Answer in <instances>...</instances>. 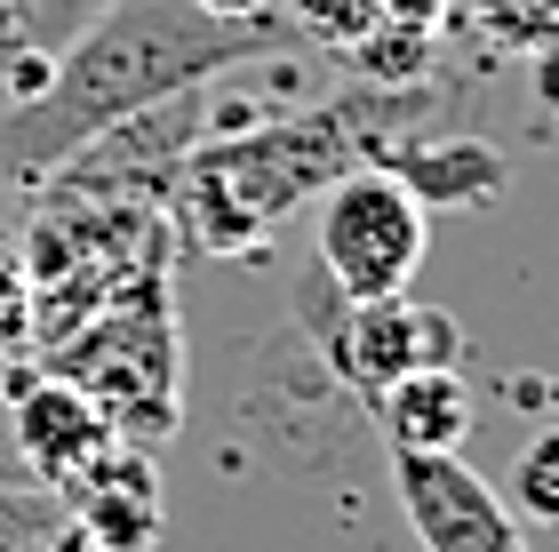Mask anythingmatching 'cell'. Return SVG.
<instances>
[{
	"mask_svg": "<svg viewBox=\"0 0 559 552\" xmlns=\"http://www.w3.org/2000/svg\"><path fill=\"white\" fill-rule=\"evenodd\" d=\"M272 48H280V16L272 24H224L209 9H192V0H105L57 48L40 89L0 113V185L57 177L112 120L160 105L176 89H209L216 72L257 64Z\"/></svg>",
	"mask_w": 559,
	"mask_h": 552,
	"instance_id": "1",
	"label": "cell"
},
{
	"mask_svg": "<svg viewBox=\"0 0 559 552\" xmlns=\"http://www.w3.org/2000/svg\"><path fill=\"white\" fill-rule=\"evenodd\" d=\"M416 113H424V89L360 81L352 96H328V105H296L233 137H200L168 185L176 233L209 248V257H257L280 233V216L328 192L336 177H352V168L384 161V144Z\"/></svg>",
	"mask_w": 559,
	"mask_h": 552,
	"instance_id": "2",
	"label": "cell"
},
{
	"mask_svg": "<svg viewBox=\"0 0 559 552\" xmlns=\"http://www.w3.org/2000/svg\"><path fill=\"white\" fill-rule=\"evenodd\" d=\"M431 216L384 161L352 168L320 192V281L328 296H400L424 265Z\"/></svg>",
	"mask_w": 559,
	"mask_h": 552,
	"instance_id": "3",
	"label": "cell"
},
{
	"mask_svg": "<svg viewBox=\"0 0 559 552\" xmlns=\"http://www.w3.org/2000/svg\"><path fill=\"white\" fill-rule=\"evenodd\" d=\"M328 368L344 376L360 400H376L392 376L431 368V361H472L464 329L440 305H416L408 289L400 296H328V313H312Z\"/></svg>",
	"mask_w": 559,
	"mask_h": 552,
	"instance_id": "4",
	"label": "cell"
},
{
	"mask_svg": "<svg viewBox=\"0 0 559 552\" xmlns=\"http://www.w3.org/2000/svg\"><path fill=\"white\" fill-rule=\"evenodd\" d=\"M392 489L424 552H527L520 513L464 465V448H392Z\"/></svg>",
	"mask_w": 559,
	"mask_h": 552,
	"instance_id": "5",
	"label": "cell"
},
{
	"mask_svg": "<svg viewBox=\"0 0 559 552\" xmlns=\"http://www.w3.org/2000/svg\"><path fill=\"white\" fill-rule=\"evenodd\" d=\"M112 441H120L112 416L96 409L72 376H33V385L16 392V409H9V457L24 465V481L48 489V496H64Z\"/></svg>",
	"mask_w": 559,
	"mask_h": 552,
	"instance_id": "6",
	"label": "cell"
},
{
	"mask_svg": "<svg viewBox=\"0 0 559 552\" xmlns=\"http://www.w3.org/2000/svg\"><path fill=\"white\" fill-rule=\"evenodd\" d=\"M384 168L424 216H464V209H496L503 185H512V161L496 153L488 137H392L384 144Z\"/></svg>",
	"mask_w": 559,
	"mask_h": 552,
	"instance_id": "7",
	"label": "cell"
},
{
	"mask_svg": "<svg viewBox=\"0 0 559 552\" xmlns=\"http://www.w3.org/2000/svg\"><path fill=\"white\" fill-rule=\"evenodd\" d=\"M72 520L105 544V552H152L160 544V472L136 441H112L81 481L64 489Z\"/></svg>",
	"mask_w": 559,
	"mask_h": 552,
	"instance_id": "8",
	"label": "cell"
},
{
	"mask_svg": "<svg viewBox=\"0 0 559 552\" xmlns=\"http://www.w3.org/2000/svg\"><path fill=\"white\" fill-rule=\"evenodd\" d=\"M368 409H376V424H384L392 448H464L472 424H479L472 376L455 368V361H431V368L392 376V385L376 392Z\"/></svg>",
	"mask_w": 559,
	"mask_h": 552,
	"instance_id": "9",
	"label": "cell"
},
{
	"mask_svg": "<svg viewBox=\"0 0 559 552\" xmlns=\"http://www.w3.org/2000/svg\"><path fill=\"white\" fill-rule=\"evenodd\" d=\"M448 24L455 9L448 0H376V16H368V33L344 48L352 72L376 89H416L431 57H440V40H448Z\"/></svg>",
	"mask_w": 559,
	"mask_h": 552,
	"instance_id": "10",
	"label": "cell"
},
{
	"mask_svg": "<svg viewBox=\"0 0 559 552\" xmlns=\"http://www.w3.org/2000/svg\"><path fill=\"white\" fill-rule=\"evenodd\" d=\"M455 24H472L496 57H536L559 33V0H448Z\"/></svg>",
	"mask_w": 559,
	"mask_h": 552,
	"instance_id": "11",
	"label": "cell"
},
{
	"mask_svg": "<svg viewBox=\"0 0 559 552\" xmlns=\"http://www.w3.org/2000/svg\"><path fill=\"white\" fill-rule=\"evenodd\" d=\"M503 505H512L520 520L559 529V424H544V433L512 457V472H503Z\"/></svg>",
	"mask_w": 559,
	"mask_h": 552,
	"instance_id": "12",
	"label": "cell"
},
{
	"mask_svg": "<svg viewBox=\"0 0 559 552\" xmlns=\"http://www.w3.org/2000/svg\"><path fill=\"white\" fill-rule=\"evenodd\" d=\"M280 16H288V33L320 40V48H352L368 33L376 0H280Z\"/></svg>",
	"mask_w": 559,
	"mask_h": 552,
	"instance_id": "13",
	"label": "cell"
},
{
	"mask_svg": "<svg viewBox=\"0 0 559 552\" xmlns=\"http://www.w3.org/2000/svg\"><path fill=\"white\" fill-rule=\"evenodd\" d=\"M536 120H544V137L559 144V33L536 48Z\"/></svg>",
	"mask_w": 559,
	"mask_h": 552,
	"instance_id": "14",
	"label": "cell"
},
{
	"mask_svg": "<svg viewBox=\"0 0 559 552\" xmlns=\"http://www.w3.org/2000/svg\"><path fill=\"white\" fill-rule=\"evenodd\" d=\"M192 9H209V16H224V24H272L280 0H192Z\"/></svg>",
	"mask_w": 559,
	"mask_h": 552,
	"instance_id": "15",
	"label": "cell"
},
{
	"mask_svg": "<svg viewBox=\"0 0 559 552\" xmlns=\"http://www.w3.org/2000/svg\"><path fill=\"white\" fill-rule=\"evenodd\" d=\"M16 329H24V296L9 281V265H0V337H16Z\"/></svg>",
	"mask_w": 559,
	"mask_h": 552,
	"instance_id": "16",
	"label": "cell"
}]
</instances>
